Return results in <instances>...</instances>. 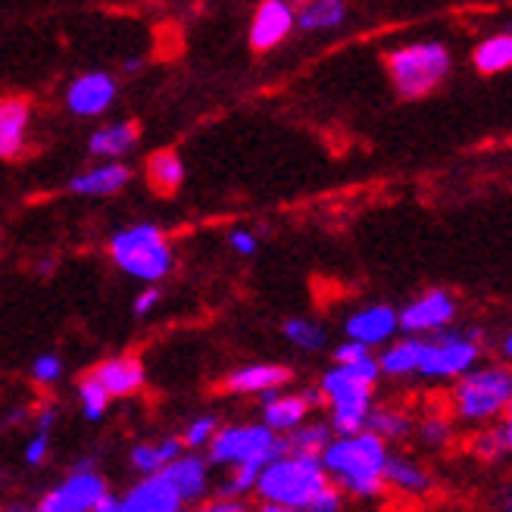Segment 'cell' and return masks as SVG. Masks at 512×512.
I'll list each match as a JSON object with an SVG mask.
<instances>
[{
	"label": "cell",
	"instance_id": "36",
	"mask_svg": "<svg viewBox=\"0 0 512 512\" xmlns=\"http://www.w3.org/2000/svg\"><path fill=\"white\" fill-rule=\"evenodd\" d=\"M369 353H372V347L347 338L344 344L335 347V363H356V360H363V356H369Z\"/></svg>",
	"mask_w": 512,
	"mask_h": 512
},
{
	"label": "cell",
	"instance_id": "5",
	"mask_svg": "<svg viewBox=\"0 0 512 512\" xmlns=\"http://www.w3.org/2000/svg\"><path fill=\"white\" fill-rule=\"evenodd\" d=\"M384 69L403 100H422L450 79L453 54L444 41H409L388 50Z\"/></svg>",
	"mask_w": 512,
	"mask_h": 512
},
{
	"label": "cell",
	"instance_id": "42",
	"mask_svg": "<svg viewBox=\"0 0 512 512\" xmlns=\"http://www.w3.org/2000/svg\"><path fill=\"white\" fill-rule=\"evenodd\" d=\"M94 509H97V512H119V509H122V503H119L116 497L104 494V497L97 500V506H94Z\"/></svg>",
	"mask_w": 512,
	"mask_h": 512
},
{
	"label": "cell",
	"instance_id": "6",
	"mask_svg": "<svg viewBox=\"0 0 512 512\" xmlns=\"http://www.w3.org/2000/svg\"><path fill=\"white\" fill-rule=\"evenodd\" d=\"M475 363H481V328L459 331L447 325L434 331V335H425L416 375L434 384H444V381H456Z\"/></svg>",
	"mask_w": 512,
	"mask_h": 512
},
{
	"label": "cell",
	"instance_id": "34",
	"mask_svg": "<svg viewBox=\"0 0 512 512\" xmlns=\"http://www.w3.org/2000/svg\"><path fill=\"white\" fill-rule=\"evenodd\" d=\"M216 428H219V422L213 419V416H203V419H194L191 422V428L185 431V447H207L210 444V438L216 434Z\"/></svg>",
	"mask_w": 512,
	"mask_h": 512
},
{
	"label": "cell",
	"instance_id": "41",
	"mask_svg": "<svg viewBox=\"0 0 512 512\" xmlns=\"http://www.w3.org/2000/svg\"><path fill=\"white\" fill-rule=\"evenodd\" d=\"M500 360L506 366H512V331H506V335L500 338Z\"/></svg>",
	"mask_w": 512,
	"mask_h": 512
},
{
	"label": "cell",
	"instance_id": "13",
	"mask_svg": "<svg viewBox=\"0 0 512 512\" xmlns=\"http://www.w3.org/2000/svg\"><path fill=\"white\" fill-rule=\"evenodd\" d=\"M32 100L22 94L0 97V160H19L29 144Z\"/></svg>",
	"mask_w": 512,
	"mask_h": 512
},
{
	"label": "cell",
	"instance_id": "14",
	"mask_svg": "<svg viewBox=\"0 0 512 512\" xmlns=\"http://www.w3.org/2000/svg\"><path fill=\"white\" fill-rule=\"evenodd\" d=\"M116 100V82L107 72H88L75 79L66 91V104L75 116H100Z\"/></svg>",
	"mask_w": 512,
	"mask_h": 512
},
{
	"label": "cell",
	"instance_id": "29",
	"mask_svg": "<svg viewBox=\"0 0 512 512\" xmlns=\"http://www.w3.org/2000/svg\"><path fill=\"white\" fill-rule=\"evenodd\" d=\"M413 434L419 438L422 447H428V450H441V447H447L450 438H453V416H447V413H428V416H422V419L413 425Z\"/></svg>",
	"mask_w": 512,
	"mask_h": 512
},
{
	"label": "cell",
	"instance_id": "46",
	"mask_svg": "<svg viewBox=\"0 0 512 512\" xmlns=\"http://www.w3.org/2000/svg\"><path fill=\"white\" fill-rule=\"evenodd\" d=\"M509 32H512V29H509Z\"/></svg>",
	"mask_w": 512,
	"mask_h": 512
},
{
	"label": "cell",
	"instance_id": "10",
	"mask_svg": "<svg viewBox=\"0 0 512 512\" xmlns=\"http://www.w3.org/2000/svg\"><path fill=\"white\" fill-rule=\"evenodd\" d=\"M297 29V13L291 0H263L250 19V47L256 54H269Z\"/></svg>",
	"mask_w": 512,
	"mask_h": 512
},
{
	"label": "cell",
	"instance_id": "1",
	"mask_svg": "<svg viewBox=\"0 0 512 512\" xmlns=\"http://www.w3.org/2000/svg\"><path fill=\"white\" fill-rule=\"evenodd\" d=\"M388 456V441L378 438L372 428L335 434L319 453L331 484H338L344 497L353 500H378L388 494V484H384Z\"/></svg>",
	"mask_w": 512,
	"mask_h": 512
},
{
	"label": "cell",
	"instance_id": "2",
	"mask_svg": "<svg viewBox=\"0 0 512 512\" xmlns=\"http://www.w3.org/2000/svg\"><path fill=\"white\" fill-rule=\"evenodd\" d=\"M328 484H331V478H328L319 456L285 450L263 466L253 491L263 500L266 509L310 512L313 500L328 488Z\"/></svg>",
	"mask_w": 512,
	"mask_h": 512
},
{
	"label": "cell",
	"instance_id": "7",
	"mask_svg": "<svg viewBox=\"0 0 512 512\" xmlns=\"http://www.w3.org/2000/svg\"><path fill=\"white\" fill-rule=\"evenodd\" d=\"M116 266L135 278L157 281L172 272V247L157 225H135L110 241Z\"/></svg>",
	"mask_w": 512,
	"mask_h": 512
},
{
	"label": "cell",
	"instance_id": "39",
	"mask_svg": "<svg viewBox=\"0 0 512 512\" xmlns=\"http://www.w3.org/2000/svg\"><path fill=\"white\" fill-rule=\"evenodd\" d=\"M157 300H160V291H157V288L141 291L138 300H135V313H138V316H147V313L153 310V306H157Z\"/></svg>",
	"mask_w": 512,
	"mask_h": 512
},
{
	"label": "cell",
	"instance_id": "23",
	"mask_svg": "<svg viewBox=\"0 0 512 512\" xmlns=\"http://www.w3.org/2000/svg\"><path fill=\"white\" fill-rule=\"evenodd\" d=\"M163 472L175 484L178 497H182L185 503H194V500H200L203 494H207L210 478H207V463H203V459H197V456H175L172 463L163 466Z\"/></svg>",
	"mask_w": 512,
	"mask_h": 512
},
{
	"label": "cell",
	"instance_id": "24",
	"mask_svg": "<svg viewBox=\"0 0 512 512\" xmlns=\"http://www.w3.org/2000/svg\"><path fill=\"white\" fill-rule=\"evenodd\" d=\"M128 178H132V172H128V166L122 163H104L97 166L79 178H72L69 191L72 194H88V197H110L116 191H122L128 185Z\"/></svg>",
	"mask_w": 512,
	"mask_h": 512
},
{
	"label": "cell",
	"instance_id": "25",
	"mask_svg": "<svg viewBox=\"0 0 512 512\" xmlns=\"http://www.w3.org/2000/svg\"><path fill=\"white\" fill-rule=\"evenodd\" d=\"M472 66L481 75H500L512 69V32H494L472 50Z\"/></svg>",
	"mask_w": 512,
	"mask_h": 512
},
{
	"label": "cell",
	"instance_id": "17",
	"mask_svg": "<svg viewBox=\"0 0 512 512\" xmlns=\"http://www.w3.org/2000/svg\"><path fill=\"white\" fill-rule=\"evenodd\" d=\"M88 375L104 384V388L110 391V397H132L144 388V363L132 353L97 363Z\"/></svg>",
	"mask_w": 512,
	"mask_h": 512
},
{
	"label": "cell",
	"instance_id": "28",
	"mask_svg": "<svg viewBox=\"0 0 512 512\" xmlns=\"http://www.w3.org/2000/svg\"><path fill=\"white\" fill-rule=\"evenodd\" d=\"M335 438V428H331V422L325 425V422H300L297 428H291L288 434H285V441H288V450H294V453H313V456H319L325 447H328V441Z\"/></svg>",
	"mask_w": 512,
	"mask_h": 512
},
{
	"label": "cell",
	"instance_id": "18",
	"mask_svg": "<svg viewBox=\"0 0 512 512\" xmlns=\"http://www.w3.org/2000/svg\"><path fill=\"white\" fill-rule=\"evenodd\" d=\"M291 369L288 366H275V363H253V366H244L232 375L222 378V391L225 394H256L260 397L263 391H272V388H285L291 381Z\"/></svg>",
	"mask_w": 512,
	"mask_h": 512
},
{
	"label": "cell",
	"instance_id": "11",
	"mask_svg": "<svg viewBox=\"0 0 512 512\" xmlns=\"http://www.w3.org/2000/svg\"><path fill=\"white\" fill-rule=\"evenodd\" d=\"M104 494H107L104 478L91 469H75L66 484H60L57 491H50L41 500V509L44 512H88Z\"/></svg>",
	"mask_w": 512,
	"mask_h": 512
},
{
	"label": "cell",
	"instance_id": "22",
	"mask_svg": "<svg viewBox=\"0 0 512 512\" xmlns=\"http://www.w3.org/2000/svg\"><path fill=\"white\" fill-rule=\"evenodd\" d=\"M297 13V29L303 32H331L347 22L344 0H291Z\"/></svg>",
	"mask_w": 512,
	"mask_h": 512
},
{
	"label": "cell",
	"instance_id": "37",
	"mask_svg": "<svg viewBox=\"0 0 512 512\" xmlns=\"http://www.w3.org/2000/svg\"><path fill=\"white\" fill-rule=\"evenodd\" d=\"M47 428H38V434L29 441V447H25V459H29V466H41L44 456H47Z\"/></svg>",
	"mask_w": 512,
	"mask_h": 512
},
{
	"label": "cell",
	"instance_id": "15",
	"mask_svg": "<svg viewBox=\"0 0 512 512\" xmlns=\"http://www.w3.org/2000/svg\"><path fill=\"white\" fill-rule=\"evenodd\" d=\"M182 503L185 500L178 497L175 484L166 478L163 469H157L128 491V497L122 500V512H175L182 509Z\"/></svg>",
	"mask_w": 512,
	"mask_h": 512
},
{
	"label": "cell",
	"instance_id": "4",
	"mask_svg": "<svg viewBox=\"0 0 512 512\" xmlns=\"http://www.w3.org/2000/svg\"><path fill=\"white\" fill-rule=\"evenodd\" d=\"M512 400V369L506 363H475L450 388V416L466 428L494 425Z\"/></svg>",
	"mask_w": 512,
	"mask_h": 512
},
{
	"label": "cell",
	"instance_id": "16",
	"mask_svg": "<svg viewBox=\"0 0 512 512\" xmlns=\"http://www.w3.org/2000/svg\"><path fill=\"white\" fill-rule=\"evenodd\" d=\"M384 484H388V491H394L406 500H422L431 494L434 478L419 459L403 456V453H391L388 466H384Z\"/></svg>",
	"mask_w": 512,
	"mask_h": 512
},
{
	"label": "cell",
	"instance_id": "19",
	"mask_svg": "<svg viewBox=\"0 0 512 512\" xmlns=\"http://www.w3.org/2000/svg\"><path fill=\"white\" fill-rule=\"evenodd\" d=\"M260 400H263V422L278 434H288L291 428L306 422V416H310V409H313L303 394H281V388L263 391Z\"/></svg>",
	"mask_w": 512,
	"mask_h": 512
},
{
	"label": "cell",
	"instance_id": "8",
	"mask_svg": "<svg viewBox=\"0 0 512 512\" xmlns=\"http://www.w3.org/2000/svg\"><path fill=\"white\" fill-rule=\"evenodd\" d=\"M210 459L216 466H241V463H269L288 450L285 434L263 425H232L219 428L210 438Z\"/></svg>",
	"mask_w": 512,
	"mask_h": 512
},
{
	"label": "cell",
	"instance_id": "21",
	"mask_svg": "<svg viewBox=\"0 0 512 512\" xmlns=\"http://www.w3.org/2000/svg\"><path fill=\"white\" fill-rule=\"evenodd\" d=\"M144 175H147V188L153 194L172 197V194H178V188H182V182H185V163L175 150L166 147V150L150 153L147 163H144Z\"/></svg>",
	"mask_w": 512,
	"mask_h": 512
},
{
	"label": "cell",
	"instance_id": "31",
	"mask_svg": "<svg viewBox=\"0 0 512 512\" xmlns=\"http://www.w3.org/2000/svg\"><path fill=\"white\" fill-rule=\"evenodd\" d=\"M79 397H82V406H85V416L91 422L104 419L107 406H110V391L104 388V384H100L97 378H91V375H85L82 384H79Z\"/></svg>",
	"mask_w": 512,
	"mask_h": 512
},
{
	"label": "cell",
	"instance_id": "33",
	"mask_svg": "<svg viewBox=\"0 0 512 512\" xmlns=\"http://www.w3.org/2000/svg\"><path fill=\"white\" fill-rule=\"evenodd\" d=\"M132 466H135L138 472L150 475V472L163 469V466H166V459H163L160 447H153V444H138V447L132 450Z\"/></svg>",
	"mask_w": 512,
	"mask_h": 512
},
{
	"label": "cell",
	"instance_id": "30",
	"mask_svg": "<svg viewBox=\"0 0 512 512\" xmlns=\"http://www.w3.org/2000/svg\"><path fill=\"white\" fill-rule=\"evenodd\" d=\"M285 338L300 347L303 353H319L325 347V328L313 319H288L285 322Z\"/></svg>",
	"mask_w": 512,
	"mask_h": 512
},
{
	"label": "cell",
	"instance_id": "38",
	"mask_svg": "<svg viewBox=\"0 0 512 512\" xmlns=\"http://www.w3.org/2000/svg\"><path fill=\"white\" fill-rule=\"evenodd\" d=\"M228 244H232L241 256H253L256 247H260V241H256V235L250 232H232V238H228Z\"/></svg>",
	"mask_w": 512,
	"mask_h": 512
},
{
	"label": "cell",
	"instance_id": "44",
	"mask_svg": "<svg viewBox=\"0 0 512 512\" xmlns=\"http://www.w3.org/2000/svg\"><path fill=\"white\" fill-rule=\"evenodd\" d=\"M503 509H506V512H512V484L503 491Z\"/></svg>",
	"mask_w": 512,
	"mask_h": 512
},
{
	"label": "cell",
	"instance_id": "35",
	"mask_svg": "<svg viewBox=\"0 0 512 512\" xmlns=\"http://www.w3.org/2000/svg\"><path fill=\"white\" fill-rule=\"evenodd\" d=\"M60 372H63V366H60V360L57 356H38V360L32 363V378L38 381V384H54L57 378H60Z\"/></svg>",
	"mask_w": 512,
	"mask_h": 512
},
{
	"label": "cell",
	"instance_id": "32",
	"mask_svg": "<svg viewBox=\"0 0 512 512\" xmlns=\"http://www.w3.org/2000/svg\"><path fill=\"white\" fill-rule=\"evenodd\" d=\"M472 453L478 456V459H484V463H497V459H503L506 453H509V447H506V441H503V434H500V428H478V434H475V444H472Z\"/></svg>",
	"mask_w": 512,
	"mask_h": 512
},
{
	"label": "cell",
	"instance_id": "12",
	"mask_svg": "<svg viewBox=\"0 0 512 512\" xmlns=\"http://www.w3.org/2000/svg\"><path fill=\"white\" fill-rule=\"evenodd\" d=\"M344 331H347V338L375 350L400 335V316L388 303H372V306H363V310L350 313L344 322Z\"/></svg>",
	"mask_w": 512,
	"mask_h": 512
},
{
	"label": "cell",
	"instance_id": "40",
	"mask_svg": "<svg viewBox=\"0 0 512 512\" xmlns=\"http://www.w3.org/2000/svg\"><path fill=\"white\" fill-rule=\"evenodd\" d=\"M500 434H503V441H506V447L512 453V400L506 403L503 416H500Z\"/></svg>",
	"mask_w": 512,
	"mask_h": 512
},
{
	"label": "cell",
	"instance_id": "43",
	"mask_svg": "<svg viewBox=\"0 0 512 512\" xmlns=\"http://www.w3.org/2000/svg\"><path fill=\"white\" fill-rule=\"evenodd\" d=\"M50 425H54V409H44L41 419H38V428H47L50 431Z\"/></svg>",
	"mask_w": 512,
	"mask_h": 512
},
{
	"label": "cell",
	"instance_id": "9",
	"mask_svg": "<svg viewBox=\"0 0 512 512\" xmlns=\"http://www.w3.org/2000/svg\"><path fill=\"white\" fill-rule=\"evenodd\" d=\"M459 313V303L450 291L444 288H431L419 297L409 300L403 310H397L400 316V331L406 335H434L438 328H447L456 322Z\"/></svg>",
	"mask_w": 512,
	"mask_h": 512
},
{
	"label": "cell",
	"instance_id": "45",
	"mask_svg": "<svg viewBox=\"0 0 512 512\" xmlns=\"http://www.w3.org/2000/svg\"><path fill=\"white\" fill-rule=\"evenodd\" d=\"M141 69V60H125V72H138Z\"/></svg>",
	"mask_w": 512,
	"mask_h": 512
},
{
	"label": "cell",
	"instance_id": "20",
	"mask_svg": "<svg viewBox=\"0 0 512 512\" xmlns=\"http://www.w3.org/2000/svg\"><path fill=\"white\" fill-rule=\"evenodd\" d=\"M422 347H425V338L422 335H406V331H403V338L388 341V344L381 347V353H378L381 375H388V378H413L419 372Z\"/></svg>",
	"mask_w": 512,
	"mask_h": 512
},
{
	"label": "cell",
	"instance_id": "27",
	"mask_svg": "<svg viewBox=\"0 0 512 512\" xmlns=\"http://www.w3.org/2000/svg\"><path fill=\"white\" fill-rule=\"evenodd\" d=\"M135 141H138V122H116L91 135L88 150L97 153V157H122L128 147H135Z\"/></svg>",
	"mask_w": 512,
	"mask_h": 512
},
{
	"label": "cell",
	"instance_id": "26",
	"mask_svg": "<svg viewBox=\"0 0 512 512\" xmlns=\"http://www.w3.org/2000/svg\"><path fill=\"white\" fill-rule=\"evenodd\" d=\"M413 425H416V419L400 406H372L369 422H366V428H372L378 438L391 441V444L413 438Z\"/></svg>",
	"mask_w": 512,
	"mask_h": 512
},
{
	"label": "cell",
	"instance_id": "3",
	"mask_svg": "<svg viewBox=\"0 0 512 512\" xmlns=\"http://www.w3.org/2000/svg\"><path fill=\"white\" fill-rule=\"evenodd\" d=\"M381 378L378 356H363L356 363H335L325 375L319 391L325 397V406L331 409V428L335 434L360 431L369 422V413L375 406V384Z\"/></svg>",
	"mask_w": 512,
	"mask_h": 512
}]
</instances>
